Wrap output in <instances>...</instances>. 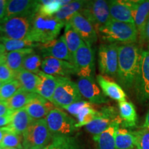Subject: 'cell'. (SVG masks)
<instances>
[{
  "instance_id": "obj_1",
  "label": "cell",
  "mask_w": 149,
  "mask_h": 149,
  "mask_svg": "<svg viewBox=\"0 0 149 149\" xmlns=\"http://www.w3.org/2000/svg\"><path fill=\"white\" fill-rule=\"evenodd\" d=\"M141 51L135 44L119 45L116 78L121 86L125 89L134 87L139 70Z\"/></svg>"
},
{
  "instance_id": "obj_2",
  "label": "cell",
  "mask_w": 149,
  "mask_h": 149,
  "mask_svg": "<svg viewBox=\"0 0 149 149\" xmlns=\"http://www.w3.org/2000/svg\"><path fill=\"white\" fill-rule=\"evenodd\" d=\"M64 26V22L54 17L43 16L37 13L33 19L31 30L26 39L39 44L51 42L57 39Z\"/></svg>"
},
{
  "instance_id": "obj_3",
  "label": "cell",
  "mask_w": 149,
  "mask_h": 149,
  "mask_svg": "<svg viewBox=\"0 0 149 149\" xmlns=\"http://www.w3.org/2000/svg\"><path fill=\"white\" fill-rule=\"evenodd\" d=\"M97 33L103 40L116 44H135L139 37L138 31L135 24L113 19L99 28Z\"/></svg>"
},
{
  "instance_id": "obj_4",
  "label": "cell",
  "mask_w": 149,
  "mask_h": 149,
  "mask_svg": "<svg viewBox=\"0 0 149 149\" xmlns=\"http://www.w3.org/2000/svg\"><path fill=\"white\" fill-rule=\"evenodd\" d=\"M23 149H40L50 144L53 139L45 119L33 120L22 135Z\"/></svg>"
},
{
  "instance_id": "obj_5",
  "label": "cell",
  "mask_w": 149,
  "mask_h": 149,
  "mask_svg": "<svg viewBox=\"0 0 149 149\" xmlns=\"http://www.w3.org/2000/svg\"><path fill=\"white\" fill-rule=\"evenodd\" d=\"M57 77V85L53 97V103L55 107L64 109L70 104L82 100V96L78 90L76 83L69 77Z\"/></svg>"
},
{
  "instance_id": "obj_6",
  "label": "cell",
  "mask_w": 149,
  "mask_h": 149,
  "mask_svg": "<svg viewBox=\"0 0 149 149\" xmlns=\"http://www.w3.org/2000/svg\"><path fill=\"white\" fill-rule=\"evenodd\" d=\"M45 120L53 137L70 136L77 128V122L59 109L50 111Z\"/></svg>"
},
{
  "instance_id": "obj_7",
  "label": "cell",
  "mask_w": 149,
  "mask_h": 149,
  "mask_svg": "<svg viewBox=\"0 0 149 149\" xmlns=\"http://www.w3.org/2000/svg\"><path fill=\"white\" fill-rule=\"evenodd\" d=\"M33 18H6L0 24V37L11 40H26L29 34Z\"/></svg>"
},
{
  "instance_id": "obj_8",
  "label": "cell",
  "mask_w": 149,
  "mask_h": 149,
  "mask_svg": "<svg viewBox=\"0 0 149 149\" xmlns=\"http://www.w3.org/2000/svg\"><path fill=\"white\" fill-rule=\"evenodd\" d=\"M118 47L116 43L102 44L98 50L99 69L103 75L116 77L118 67Z\"/></svg>"
},
{
  "instance_id": "obj_9",
  "label": "cell",
  "mask_w": 149,
  "mask_h": 149,
  "mask_svg": "<svg viewBox=\"0 0 149 149\" xmlns=\"http://www.w3.org/2000/svg\"><path fill=\"white\" fill-rule=\"evenodd\" d=\"M79 13L93 24L96 31L111 19L109 3L104 0L86 1L84 7Z\"/></svg>"
},
{
  "instance_id": "obj_10",
  "label": "cell",
  "mask_w": 149,
  "mask_h": 149,
  "mask_svg": "<svg viewBox=\"0 0 149 149\" xmlns=\"http://www.w3.org/2000/svg\"><path fill=\"white\" fill-rule=\"evenodd\" d=\"M76 74L79 77L93 78L95 72V57L91 46L84 43L73 57Z\"/></svg>"
},
{
  "instance_id": "obj_11",
  "label": "cell",
  "mask_w": 149,
  "mask_h": 149,
  "mask_svg": "<svg viewBox=\"0 0 149 149\" xmlns=\"http://www.w3.org/2000/svg\"><path fill=\"white\" fill-rule=\"evenodd\" d=\"M134 88L139 101L149 100V49L141 51L139 70Z\"/></svg>"
},
{
  "instance_id": "obj_12",
  "label": "cell",
  "mask_w": 149,
  "mask_h": 149,
  "mask_svg": "<svg viewBox=\"0 0 149 149\" xmlns=\"http://www.w3.org/2000/svg\"><path fill=\"white\" fill-rule=\"evenodd\" d=\"M120 118V115L117 114L115 107H102L97 116L85 126L86 130L93 136L100 135L107 130L112 123Z\"/></svg>"
},
{
  "instance_id": "obj_13",
  "label": "cell",
  "mask_w": 149,
  "mask_h": 149,
  "mask_svg": "<svg viewBox=\"0 0 149 149\" xmlns=\"http://www.w3.org/2000/svg\"><path fill=\"white\" fill-rule=\"evenodd\" d=\"M40 1L31 0H9L7 1L6 18L29 17L34 18L38 13Z\"/></svg>"
},
{
  "instance_id": "obj_14",
  "label": "cell",
  "mask_w": 149,
  "mask_h": 149,
  "mask_svg": "<svg viewBox=\"0 0 149 149\" xmlns=\"http://www.w3.org/2000/svg\"><path fill=\"white\" fill-rule=\"evenodd\" d=\"M64 109L66 110L70 114H71L77 119L76 127L79 128L86 126L91 123L98 115L99 111L95 109L93 104L89 102L81 101L73 103Z\"/></svg>"
},
{
  "instance_id": "obj_15",
  "label": "cell",
  "mask_w": 149,
  "mask_h": 149,
  "mask_svg": "<svg viewBox=\"0 0 149 149\" xmlns=\"http://www.w3.org/2000/svg\"><path fill=\"white\" fill-rule=\"evenodd\" d=\"M76 84L81 95L93 104H102L109 102V99L104 94L93 78L79 77Z\"/></svg>"
},
{
  "instance_id": "obj_16",
  "label": "cell",
  "mask_w": 149,
  "mask_h": 149,
  "mask_svg": "<svg viewBox=\"0 0 149 149\" xmlns=\"http://www.w3.org/2000/svg\"><path fill=\"white\" fill-rule=\"evenodd\" d=\"M42 72L55 77H68L76 74L75 67L72 63L53 57H45L42 60Z\"/></svg>"
},
{
  "instance_id": "obj_17",
  "label": "cell",
  "mask_w": 149,
  "mask_h": 149,
  "mask_svg": "<svg viewBox=\"0 0 149 149\" xmlns=\"http://www.w3.org/2000/svg\"><path fill=\"white\" fill-rule=\"evenodd\" d=\"M38 48L44 57H53L73 64V58L68 51L63 36L51 42L40 44Z\"/></svg>"
},
{
  "instance_id": "obj_18",
  "label": "cell",
  "mask_w": 149,
  "mask_h": 149,
  "mask_svg": "<svg viewBox=\"0 0 149 149\" xmlns=\"http://www.w3.org/2000/svg\"><path fill=\"white\" fill-rule=\"evenodd\" d=\"M86 45L92 46L97 41V33L93 24L82 15L77 13L68 22Z\"/></svg>"
},
{
  "instance_id": "obj_19",
  "label": "cell",
  "mask_w": 149,
  "mask_h": 149,
  "mask_svg": "<svg viewBox=\"0 0 149 149\" xmlns=\"http://www.w3.org/2000/svg\"><path fill=\"white\" fill-rule=\"evenodd\" d=\"M108 3L111 19L125 23L134 24L130 1L111 0L108 1Z\"/></svg>"
},
{
  "instance_id": "obj_20",
  "label": "cell",
  "mask_w": 149,
  "mask_h": 149,
  "mask_svg": "<svg viewBox=\"0 0 149 149\" xmlns=\"http://www.w3.org/2000/svg\"><path fill=\"white\" fill-rule=\"evenodd\" d=\"M96 79L101 90L106 96L117 101L119 103L126 101V94L124 89L111 77L103 74H98Z\"/></svg>"
},
{
  "instance_id": "obj_21",
  "label": "cell",
  "mask_w": 149,
  "mask_h": 149,
  "mask_svg": "<svg viewBox=\"0 0 149 149\" xmlns=\"http://www.w3.org/2000/svg\"><path fill=\"white\" fill-rule=\"evenodd\" d=\"M54 109V104L52 102L38 94H36L34 98L25 107L28 114L33 120L45 119L49 112Z\"/></svg>"
},
{
  "instance_id": "obj_22",
  "label": "cell",
  "mask_w": 149,
  "mask_h": 149,
  "mask_svg": "<svg viewBox=\"0 0 149 149\" xmlns=\"http://www.w3.org/2000/svg\"><path fill=\"white\" fill-rule=\"evenodd\" d=\"M130 3L134 24L138 31L139 38H140L149 17V1H130Z\"/></svg>"
},
{
  "instance_id": "obj_23",
  "label": "cell",
  "mask_w": 149,
  "mask_h": 149,
  "mask_svg": "<svg viewBox=\"0 0 149 149\" xmlns=\"http://www.w3.org/2000/svg\"><path fill=\"white\" fill-rule=\"evenodd\" d=\"M122 124L121 118L115 120L110 125L107 130L100 135L93 136L97 149H116L115 136L117 130Z\"/></svg>"
},
{
  "instance_id": "obj_24",
  "label": "cell",
  "mask_w": 149,
  "mask_h": 149,
  "mask_svg": "<svg viewBox=\"0 0 149 149\" xmlns=\"http://www.w3.org/2000/svg\"><path fill=\"white\" fill-rule=\"evenodd\" d=\"M33 120L25 109L13 111L11 114L10 123L6 127L10 131L22 135L28 129Z\"/></svg>"
},
{
  "instance_id": "obj_25",
  "label": "cell",
  "mask_w": 149,
  "mask_h": 149,
  "mask_svg": "<svg viewBox=\"0 0 149 149\" xmlns=\"http://www.w3.org/2000/svg\"><path fill=\"white\" fill-rule=\"evenodd\" d=\"M40 77V83L37 87L36 93L52 102L53 97L57 85V77L40 71L37 74Z\"/></svg>"
},
{
  "instance_id": "obj_26",
  "label": "cell",
  "mask_w": 149,
  "mask_h": 149,
  "mask_svg": "<svg viewBox=\"0 0 149 149\" xmlns=\"http://www.w3.org/2000/svg\"><path fill=\"white\" fill-rule=\"evenodd\" d=\"M119 115L122 120L121 126L124 128H133L137 125V114L135 106L132 102H120Z\"/></svg>"
},
{
  "instance_id": "obj_27",
  "label": "cell",
  "mask_w": 149,
  "mask_h": 149,
  "mask_svg": "<svg viewBox=\"0 0 149 149\" xmlns=\"http://www.w3.org/2000/svg\"><path fill=\"white\" fill-rule=\"evenodd\" d=\"M33 52V48H25L19 51L8 52L6 54L5 63L13 71L17 73L22 70V64L26 56Z\"/></svg>"
},
{
  "instance_id": "obj_28",
  "label": "cell",
  "mask_w": 149,
  "mask_h": 149,
  "mask_svg": "<svg viewBox=\"0 0 149 149\" xmlns=\"http://www.w3.org/2000/svg\"><path fill=\"white\" fill-rule=\"evenodd\" d=\"M15 79L19 83L21 88L29 93H36L37 87L40 83V77L37 74L21 70L17 72Z\"/></svg>"
},
{
  "instance_id": "obj_29",
  "label": "cell",
  "mask_w": 149,
  "mask_h": 149,
  "mask_svg": "<svg viewBox=\"0 0 149 149\" xmlns=\"http://www.w3.org/2000/svg\"><path fill=\"white\" fill-rule=\"evenodd\" d=\"M37 93H29L20 88L13 96L6 102L9 109L11 111H15L18 110L25 109L31 100L34 98Z\"/></svg>"
},
{
  "instance_id": "obj_30",
  "label": "cell",
  "mask_w": 149,
  "mask_h": 149,
  "mask_svg": "<svg viewBox=\"0 0 149 149\" xmlns=\"http://www.w3.org/2000/svg\"><path fill=\"white\" fill-rule=\"evenodd\" d=\"M86 1H71L68 4L61 6L58 12L53 17L66 24L68 23L72 17L82 9Z\"/></svg>"
},
{
  "instance_id": "obj_31",
  "label": "cell",
  "mask_w": 149,
  "mask_h": 149,
  "mask_svg": "<svg viewBox=\"0 0 149 149\" xmlns=\"http://www.w3.org/2000/svg\"><path fill=\"white\" fill-rule=\"evenodd\" d=\"M63 37L68 48V51L73 58L74 53L84 42L77 31L71 26L69 23L65 24V31Z\"/></svg>"
},
{
  "instance_id": "obj_32",
  "label": "cell",
  "mask_w": 149,
  "mask_h": 149,
  "mask_svg": "<svg viewBox=\"0 0 149 149\" xmlns=\"http://www.w3.org/2000/svg\"><path fill=\"white\" fill-rule=\"evenodd\" d=\"M116 149H134L135 146V137L133 131L126 128H119L115 136Z\"/></svg>"
},
{
  "instance_id": "obj_33",
  "label": "cell",
  "mask_w": 149,
  "mask_h": 149,
  "mask_svg": "<svg viewBox=\"0 0 149 149\" xmlns=\"http://www.w3.org/2000/svg\"><path fill=\"white\" fill-rule=\"evenodd\" d=\"M0 43L3 44L5 47L7 53L11 51H19V50L25 49V48H38L40 46L39 43L33 42L27 39L22 40H11V39L6 38L3 37H0Z\"/></svg>"
},
{
  "instance_id": "obj_34",
  "label": "cell",
  "mask_w": 149,
  "mask_h": 149,
  "mask_svg": "<svg viewBox=\"0 0 149 149\" xmlns=\"http://www.w3.org/2000/svg\"><path fill=\"white\" fill-rule=\"evenodd\" d=\"M40 149H80L76 139L71 136L53 137L51 142Z\"/></svg>"
},
{
  "instance_id": "obj_35",
  "label": "cell",
  "mask_w": 149,
  "mask_h": 149,
  "mask_svg": "<svg viewBox=\"0 0 149 149\" xmlns=\"http://www.w3.org/2000/svg\"><path fill=\"white\" fill-rule=\"evenodd\" d=\"M42 60L41 57L35 53L29 54L26 56L22 64V70L37 74L40 71V68L42 67Z\"/></svg>"
},
{
  "instance_id": "obj_36",
  "label": "cell",
  "mask_w": 149,
  "mask_h": 149,
  "mask_svg": "<svg viewBox=\"0 0 149 149\" xmlns=\"http://www.w3.org/2000/svg\"><path fill=\"white\" fill-rule=\"evenodd\" d=\"M61 0L40 1L38 13L43 16L53 17L61 8Z\"/></svg>"
},
{
  "instance_id": "obj_37",
  "label": "cell",
  "mask_w": 149,
  "mask_h": 149,
  "mask_svg": "<svg viewBox=\"0 0 149 149\" xmlns=\"http://www.w3.org/2000/svg\"><path fill=\"white\" fill-rule=\"evenodd\" d=\"M7 129H8V128H7ZM22 141H23L22 135H18L15 133L10 131L8 129V131L6 133L2 139V141L0 143V146L5 149L12 148H23Z\"/></svg>"
},
{
  "instance_id": "obj_38",
  "label": "cell",
  "mask_w": 149,
  "mask_h": 149,
  "mask_svg": "<svg viewBox=\"0 0 149 149\" xmlns=\"http://www.w3.org/2000/svg\"><path fill=\"white\" fill-rule=\"evenodd\" d=\"M21 88L19 83L15 79L4 83L0 88V101L7 102Z\"/></svg>"
},
{
  "instance_id": "obj_39",
  "label": "cell",
  "mask_w": 149,
  "mask_h": 149,
  "mask_svg": "<svg viewBox=\"0 0 149 149\" xmlns=\"http://www.w3.org/2000/svg\"><path fill=\"white\" fill-rule=\"evenodd\" d=\"M135 137V146L137 149H149V129L143 128L133 131Z\"/></svg>"
},
{
  "instance_id": "obj_40",
  "label": "cell",
  "mask_w": 149,
  "mask_h": 149,
  "mask_svg": "<svg viewBox=\"0 0 149 149\" xmlns=\"http://www.w3.org/2000/svg\"><path fill=\"white\" fill-rule=\"evenodd\" d=\"M16 73L13 71L5 62L0 64V81L6 83L15 79Z\"/></svg>"
},
{
  "instance_id": "obj_41",
  "label": "cell",
  "mask_w": 149,
  "mask_h": 149,
  "mask_svg": "<svg viewBox=\"0 0 149 149\" xmlns=\"http://www.w3.org/2000/svg\"><path fill=\"white\" fill-rule=\"evenodd\" d=\"M6 5L7 1H6V0H0V24L6 19Z\"/></svg>"
},
{
  "instance_id": "obj_42",
  "label": "cell",
  "mask_w": 149,
  "mask_h": 149,
  "mask_svg": "<svg viewBox=\"0 0 149 149\" xmlns=\"http://www.w3.org/2000/svg\"><path fill=\"white\" fill-rule=\"evenodd\" d=\"M13 111H11L4 102L0 101V116H7L12 114Z\"/></svg>"
},
{
  "instance_id": "obj_43",
  "label": "cell",
  "mask_w": 149,
  "mask_h": 149,
  "mask_svg": "<svg viewBox=\"0 0 149 149\" xmlns=\"http://www.w3.org/2000/svg\"><path fill=\"white\" fill-rule=\"evenodd\" d=\"M139 40H140V42H144L145 41L149 42V17L146 22L142 36L139 38Z\"/></svg>"
},
{
  "instance_id": "obj_44",
  "label": "cell",
  "mask_w": 149,
  "mask_h": 149,
  "mask_svg": "<svg viewBox=\"0 0 149 149\" xmlns=\"http://www.w3.org/2000/svg\"><path fill=\"white\" fill-rule=\"evenodd\" d=\"M11 115L7 116H0V128L6 127L10 123Z\"/></svg>"
},
{
  "instance_id": "obj_45",
  "label": "cell",
  "mask_w": 149,
  "mask_h": 149,
  "mask_svg": "<svg viewBox=\"0 0 149 149\" xmlns=\"http://www.w3.org/2000/svg\"><path fill=\"white\" fill-rule=\"evenodd\" d=\"M6 53L5 47L1 43H0V64L5 62V57Z\"/></svg>"
},
{
  "instance_id": "obj_46",
  "label": "cell",
  "mask_w": 149,
  "mask_h": 149,
  "mask_svg": "<svg viewBox=\"0 0 149 149\" xmlns=\"http://www.w3.org/2000/svg\"><path fill=\"white\" fill-rule=\"evenodd\" d=\"M7 131H8V129H7L6 126V127L0 128V143L1 142L3 136H4V135Z\"/></svg>"
},
{
  "instance_id": "obj_47",
  "label": "cell",
  "mask_w": 149,
  "mask_h": 149,
  "mask_svg": "<svg viewBox=\"0 0 149 149\" xmlns=\"http://www.w3.org/2000/svg\"><path fill=\"white\" fill-rule=\"evenodd\" d=\"M143 128H148L149 129V111L146 115V117H145V122L144 125H143Z\"/></svg>"
},
{
  "instance_id": "obj_48",
  "label": "cell",
  "mask_w": 149,
  "mask_h": 149,
  "mask_svg": "<svg viewBox=\"0 0 149 149\" xmlns=\"http://www.w3.org/2000/svg\"><path fill=\"white\" fill-rule=\"evenodd\" d=\"M3 84H4V83L1 82V81H0V88H1V86H2V85Z\"/></svg>"
},
{
  "instance_id": "obj_49",
  "label": "cell",
  "mask_w": 149,
  "mask_h": 149,
  "mask_svg": "<svg viewBox=\"0 0 149 149\" xmlns=\"http://www.w3.org/2000/svg\"><path fill=\"white\" fill-rule=\"evenodd\" d=\"M7 149H23V148H7Z\"/></svg>"
},
{
  "instance_id": "obj_50",
  "label": "cell",
  "mask_w": 149,
  "mask_h": 149,
  "mask_svg": "<svg viewBox=\"0 0 149 149\" xmlns=\"http://www.w3.org/2000/svg\"><path fill=\"white\" fill-rule=\"evenodd\" d=\"M0 149H5V148H2V147L0 146Z\"/></svg>"
}]
</instances>
